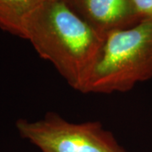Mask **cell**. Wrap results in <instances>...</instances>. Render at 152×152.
<instances>
[{
  "label": "cell",
  "instance_id": "3957f363",
  "mask_svg": "<svg viewBox=\"0 0 152 152\" xmlns=\"http://www.w3.org/2000/svg\"><path fill=\"white\" fill-rule=\"evenodd\" d=\"M22 138L42 152H126L112 132L100 122H69L56 113L37 121L19 120Z\"/></svg>",
  "mask_w": 152,
  "mask_h": 152
},
{
  "label": "cell",
  "instance_id": "6da1fadb",
  "mask_svg": "<svg viewBox=\"0 0 152 152\" xmlns=\"http://www.w3.org/2000/svg\"><path fill=\"white\" fill-rule=\"evenodd\" d=\"M76 91L83 92L103 37L64 0H44L26 25V37Z\"/></svg>",
  "mask_w": 152,
  "mask_h": 152
},
{
  "label": "cell",
  "instance_id": "8992f818",
  "mask_svg": "<svg viewBox=\"0 0 152 152\" xmlns=\"http://www.w3.org/2000/svg\"><path fill=\"white\" fill-rule=\"evenodd\" d=\"M142 19H152V0H134Z\"/></svg>",
  "mask_w": 152,
  "mask_h": 152
},
{
  "label": "cell",
  "instance_id": "5b68a950",
  "mask_svg": "<svg viewBox=\"0 0 152 152\" xmlns=\"http://www.w3.org/2000/svg\"><path fill=\"white\" fill-rule=\"evenodd\" d=\"M44 0H0V28L25 39L28 19Z\"/></svg>",
  "mask_w": 152,
  "mask_h": 152
},
{
  "label": "cell",
  "instance_id": "277c9868",
  "mask_svg": "<svg viewBox=\"0 0 152 152\" xmlns=\"http://www.w3.org/2000/svg\"><path fill=\"white\" fill-rule=\"evenodd\" d=\"M72 10L104 37L143 20L134 0H64Z\"/></svg>",
  "mask_w": 152,
  "mask_h": 152
},
{
  "label": "cell",
  "instance_id": "7a4b0ae2",
  "mask_svg": "<svg viewBox=\"0 0 152 152\" xmlns=\"http://www.w3.org/2000/svg\"><path fill=\"white\" fill-rule=\"evenodd\" d=\"M152 79V19L105 35L84 93L125 92Z\"/></svg>",
  "mask_w": 152,
  "mask_h": 152
}]
</instances>
